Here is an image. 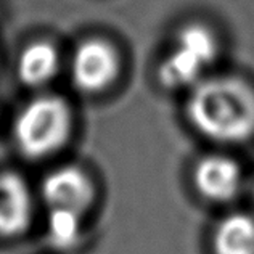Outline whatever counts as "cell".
<instances>
[{
    "instance_id": "8",
    "label": "cell",
    "mask_w": 254,
    "mask_h": 254,
    "mask_svg": "<svg viewBox=\"0 0 254 254\" xmlns=\"http://www.w3.org/2000/svg\"><path fill=\"white\" fill-rule=\"evenodd\" d=\"M60 66L58 52L53 44L36 41L26 45L19 53L16 72L18 77L28 87H42L50 82Z\"/></svg>"
},
{
    "instance_id": "9",
    "label": "cell",
    "mask_w": 254,
    "mask_h": 254,
    "mask_svg": "<svg viewBox=\"0 0 254 254\" xmlns=\"http://www.w3.org/2000/svg\"><path fill=\"white\" fill-rule=\"evenodd\" d=\"M214 254H254V217L230 214L217 224L212 235Z\"/></svg>"
},
{
    "instance_id": "11",
    "label": "cell",
    "mask_w": 254,
    "mask_h": 254,
    "mask_svg": "<svg viewBox=\"0 0 254 254\" xmlns=\"http://www.w3.org/2000/svg\"><path fill=\"white\" fill-rule=\"evenodd\" d=\"M253 193H254V182H253Z\"/></svg>"
},
{
    "instance_id": "6",
    "label": "cell",
    "mask_w": 254,
    "mask_h": 254,
    "mask_svg": "<svg viewBox=\"0 0 254 254\" xmlns=\"http://www.w3.org/2000/svg\"><path fill=\"white\" fill-rule=\"evenodd\" d=\"M193 184L201 196L214 203H225L237 196L242 185V171L232 158L208 155L193 169Z\"/></svg>"
},
{
    "instance_id": "5",
    "label": "cell",
    "mask_w": 254,
    "mask_h": 254,
    "mask_svg": "<svg viewBox=\"0 0 254 254\" xmlns=\"http://www.w3.org/2000/svg\"><path fill=\"white\" fill-rule=\"evenodd\" d=\"M42 196L50 209H69L84 214L95 199L90 177L76 166H62L42 180Z\"/></svg>"
},
{
    "instance_id": "7",
    "label": "cell",
    "mask_w": 254,
    "mask_h": 254,
    "mask_svg": "<svg viewBox=\"0 0 254 254\" xmlns=\"http://www.w3.org/2000/svg\"><path fill=\"white\" fill-rule=\"evenodd\" d=\"M32 196L23 177L0 174V235L15 237L31 225Z\"/></svg>"
},
{
    "instance_id": "2",
    "label": "cell",
    "mask_w": 254,
    "mask_h": 254,
    "mask_svg": "<svg viewBox=\"0 0 254 254\" xmlns=\"http://www.w3.org/2000/svg\"><path fill=\"white\" fill-rule=\"evenodd\" d=\"M72 113L62 97L42 95L26 103L13 123V137L26 158L41 159L53 155L68 142Z\"/></svg>"
},
{
    "instance_id": "1",
    "label": "cell",
    "mask_w": 254,
    "mask_h": 254,
    "mask_svg": "<svg viewBox=\"0 0 254 254\" xmlns=\"http://www.w3.org/2000/svg\"><path fill=\"white\" fill-rule=\"evenodd\" d=\"M187 116L204 137L238 143L254 133V90L238 77L219 76L199 81L187 100Z\"/></svg>"
},
{
    "instance_id": "3",
    "label": "cell",
    "mask_w": 254,
    "mask_h": 254,
    "mask_svg": "<svg viewBox=\"0 0 254 254\" xmlns=\"http://www.w3.org/2000/svg\"><path fill=\"white\" fill-rule=\"evenodd\" d=\"M217 57V39L199 23L182 26L176 34L172 50L159 64V81L168 89L195 85L201 72Z\"/></svg>"
},
{
    "instance_id": "4",
    "label": "cell",
    "mask_w": 254,
    "mask_h": 254,
    "mask_svg": "<svg viewBox=\"0 0 254 254\" xmlns=\"http://www.w3.org/2000/svg\"><path fill=\"white\" fill-rule=\"evenodd\" d=\"M121 60L116 49L103 39H87L81 42L71 60V77L79 90L100 93L116 81Z\"/></svg>"
},
{
    "instance_id": "10",
    "label": "cell",
    "mask_w": 254,
    "mask_h": 254,
    "mask_svg": "<svg viewBox=\"0 0 254 254\" xmlns=\"http://www.w3.org/2000/svg\"><path fill=\"white\" fill-rule=\"evenodd\" d=\"M81 216L76 211L69 209H50L47 230L50 242L57 248H72L81 237Z\"/></svg>"
}]
</instances>
